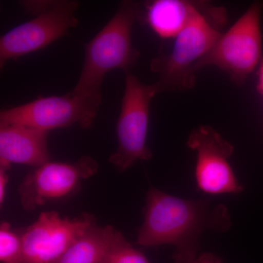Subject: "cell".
Masks as SVG:
<instances>
[{"mask_svg":"<svg viewBox=\"0 0 263 263\" xmlns=\"http://www.w3.org/2000/svg\"><path fill=\"white\" fill-rule=\"evenodd\" d=\"M195 263H223L220 257L212 253H204L198 256Z\"/></svg>","mask_w":263,"mask_h":263,"instance_id":"e0dca14e","label":"cell"},{"mask_svg":"<svg viewBox=\"0 0 263 263\" xmlns=\"http://www.w3.org/2000/svg\"><path fill=\"white\" fill-rule=\"evenodd\" d=\"M94 215L62 217L57 212L41 213L31 226L20 230L22 238L21 263H53L91 226Z\"/></svg>","mask_w":263,"mask_h":263,"instance_id":"ba28073f","label":"cell"},{"mask_svg":"<svg viewBox=\"0 0 263 263\" xmlns=\"http://www.w3.org/2000/svg\"><path fill=\"white\" fill-rule=\"evenodd\" d=\"M22 238L20 230L12 229L8 221L0 224V261L2 263H21Z\"/></svg>","mask_w":263,"mask_h":263,"instance_id":"5bb4252c","label":"cell"},{"mask_svg":"<svg viewBox=\"0 0 263 263\" xmlns=\"http://www.w3.org/2000/svg\"><path fill=\"white\" fill-rule=\"evenodd\" d=\"M8 170H9L8 167L0 166V204L1 205L4 202L7 185L9 179L8 175L7 174Z\"/></svg>","mask_w":263,"mask_h":263,"instance_id":"2e32d148","label":"cell"},{"mask_svg":"<svg viewBox=\"0 0 263 263\" xmlns=\"http://www.w3.org/2000/svg\"><path fill=\"white\" fill-rule=\"evenodd\" d=\"M103 263H149L146 256L134 248L121 232L118 233Z\"/></svg>","mask_w":263,"mask_h":263,"instance_id":"9a60e30c","label":"cell"},{"mask_svg":"<svg viewBox=\"0 0 263 263\" xmlns=\"http://www.w3.org/2000/svg\"><path fill=\"white\" fill-rule=\"evenodd\" d=\"M141 14L137 2L120 3L112 18L86 44L82 70L71 91L73 94L101 98L100 89L108 72L116 69L129 72L139 57L132 43V31Z\"/></svg>","mask_w":263,"mask_h":263,"instance_id":"7a4b0ae2","label":"cell"},{"mask_svg":"<svg viewBox=\"0 0 263 263\" xmlns=\"http://www.w3.org/2000/svg\"><path fill=\"white\" fill-rule=\"evenodd\" d=\"M102 98L70 91L62 96L39 97L29 103L0 112V125L21 124L49 132L78 124L89 129L94 124Z\"/></svg>","mask_w":263,"mask_h":263,"instance_id":"52a82bcc","label":"cell"},{"mask_svg":"<svg viewBox=\"0 0 263 263\" xmlns=\"http://www.w3.org/2000/svg\"><path fill=\"white\" fill-rule=\"evenodd\" d=\"M119 232L112 226L97 223L53 263H103Z\"/></svg>","mask_w":263,"mask_h":263,"instance_id":"4fadbf2b","label":"cell"},{"mask_svg":"<svg viewBox=\"0 0 263 263\" xmlns=\"http://www.w3.org/2000/svg\"><path fill=\"white\" fill-rule=\"evenodd\" d=\"M204 7L183 0H155L145 4V20L162 39L179 35Z\"/></svg>","mask_w":263,"mask_h":263,"instance_id":"7c38bea8","label":"cell"},{"mask_svg":"<svg viewBox=\"0 0 263 263\" xmlns=\"http://www.w3.org/2000/svg\"><path fill=\"white\" fill-rule=\"evenodd\" d=\"M48 133L21 124L0 125V166L10 168L15 163L35 168L47 163Z\"/></svg>","mask_w":263,"mask_h":263,"instance_id":"8fae6325","label":"cell"},{"mask_svg":"<svg viewBox=\"0 0 263 263\" xmlns=\"http://www.w3.org/2000/svg\"><path fill=\"white\" fill-rule=\"evenodd\" d=\"M226 20V12L222 9L204 8L174 38L171 52L152 60L151 70L159 75L154 84L158 94L184 91L195 86L197 64L220 37L219 24Z\"/></svg>","mask_w":263,"mask_h":263,"instance_id":"3957f363","label":"cell"},{"mask_svg":"<svg viewBox=\"0 0 263 263\" xmlns=\"http://www.w3.org/2000/svg\"><path fill=\"white\" fill-rule=\"evenodd\" d=\"M158 95L155 84L146 85L126 72L125 89L118 119V147L108 162L123 173L139 161H149L152 152L147 146L150 105Z\"/></svg>","mask_w":263,"mask_h":263,"instance_id":"5b68a950","label":"cell"},{"mask_svg":"<svg viewBox=\"0 0 263 263\" xmlns=\"http://www.w3.org/2000/svg\"><path fill=\"white\" fill-rule=\"evenodd\" d=\"M98 169V162L89 156H83L74 162L49 161L30 171L19 185L21 205L31 212L48 202L69 196Z\"/></svg>","mask_w":263,"mask_h":263,"instance_id":"9c48e42d","label":"cell"},{"mask_svg":"<svg viewBox=\"0 0 263 263\" xmlns=\"http://www.w3.org/2000/svg\"><path fill=\"white\" fill-rule=\"evenodd\" d=\"M262 3H254L197 64V72L206 66L226 71L237 84H242L254 72L262 58L260 17Z\"/></svg>","mask_w":263,"mask_h":263,"instance_id":"8992f818","label":"cell"},{"mask_svg":"<svg viewBox=\"0 0 263 263\" xmlns=\"http://www.w3.org/2000/svg\"><path fill=\"white\" fill-rule=\"evenodd\" d=\"M196 152L195 176L197 187L209 195H237L243 191L229 159L234 146L209 126L191 132L186 142Z\"/></svg>","mask_w":263,"mask_h":263,"instance_id":"30bf717a","label":"cell"},{"mask_svg":"<svg viewBox=\"0 0 263 263\" xmlns=\"http://www.w3.org/2000/svg\"><path fill=\"white\" fill-rule=\"evenodd\" d=\"M229 211L208 200H184L152 187L146 194L143 224L137 245L144 247L171 245L176 263H195L202 233L226 232L232 226Z\"/></svg>","mask_w":263,"mask_h":263,"instance_id":"6da1fadb","label":"cell"},{"mask_svg":"<svg viewBox=\"0 0 263 263\" xmlns=\"http://www.w3.org/2000/svg\"><path fill=\"white\" fill-rule=\"evenodd\" d=\"M258 89L259 92L263 96V62L261 64L259 70V81H258Z\"/></svg>","mask_w":263,"mask_h":263,"instance_id":"ac0fdd59","label":"cell"},{"mask_svg":"<svg viewBox=\"0 0 263 263\" xmlns=\"http://www.w3.org/2000/svg\"><path fill=\"white\" fill-rule=\"evenodd\" d=\"M34 18L15 27L0 38V67L5 62L49 46L79 24L76 11L79 3L72 0L22 2Z\"/></svg>","mask_w":263,"mask_h":263,"instance_id":"277c9868","label":"cell"}]
</instances>
